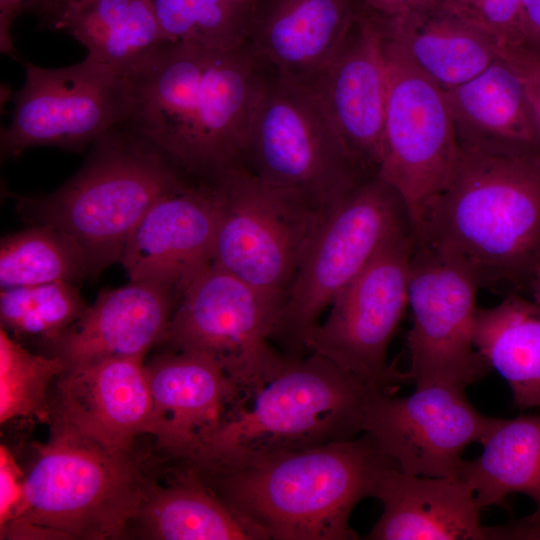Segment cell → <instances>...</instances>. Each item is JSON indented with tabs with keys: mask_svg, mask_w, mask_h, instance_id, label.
Here are the masks:
<instances>
[{
	"mask_svg": "<svg viewBox=\"0 0 540 540\" xmlns=\"http://www.w3.org/2000/svg\"><path fill=\"white\" fill-rule=\"evenodd\" d=\"M127 125L179 169L210 178L241 165L266 85L245 48L168 43L129 78Z\"/></svg>",
	"mask_w": 540,
	"mask_h": 540,
	"instance_id": "6da1fadb",
	"label": "cell"
},
{
	"mask_svg": "<svg viewBox=\"0 0 540 540\" xmlns=\"http://www.w3.org/2000/svg\"><path fill=\"white\" fill-rule=\"evenodd\" d=\"M413 240L455 261L480 289L524 295L540 257V151L459 145L451 178Z\"/></svg>",
	"mask_w": 540,
	"mask_h": 540,
	"instance_id": "7a4b0ae2",
	"label": "cell"
},
{
	"mask_svg": "<svg viewBox=\"0 0 540 540\" xmlns=\"http://www.w3.org/2000/svg\"><path fill=\"white\" fill-rule=\"evenodd\" d=\"M397 467L365 433L300 451L194 469L202 481L267 539H356L355 505L378 475Z\"/></svg>",
	"mask_w": 540,
	"mask_h": 540,
	"instance_id": "3957f363",
	"label": "cell"
},
{
	"mask_svg": "<svg viewBox=\"0 0 540 540\" xmlns=\"http://www.w3.org/2000/svg\"><path fill=\"white\" fill-rule=\"evenodd\" d=\"M380 388L318 354L291 357L185 459L201 469L356 438L366 403Z\"/></svg>",
	"mask_w": 540,
	"mask_h": 540,
	"instance_id": "277c9868",
	"label": "cell"
},
{
	"mask_svg": "<svg viewBox=\"0 0 540 540\" xmlns=\"http://www.w3.org/2000/svg\"><path fill=\"white\" fill-rule=\"evenodd\" d=\"M187 182L179 168L126 123L94 142L82 168L60 189L21 204L37 224L72 239L90 274L120 262L127 240L147 210Z\"/></svg>",
	"mask_w": 540,
	"mask_h": 540,
	"instance_id": "5b68a950",
	"label": "cell"
},
{
	"mask_svg": "<svg viewBox=\"0 0 540 540\" xmlns=\"http://www.w3.org/2000/svg\"><path fill=\"white\" fill-rule=\"evenodd\" d=\"M57 418L26 475L25 507L1 536L110 539L138 517L150 484L126 453Z\"/></svg>",
	"mask_w": 540,
	"mask_h": 540,
	"instance_id": "8992f818",
	"label": "cell"
},
{
	"mask_svg": "<svg viewBox=\"0 0 540 540\" xmlns=\"http://www.w3.org/2000/svg\"><path fill=\"white\" fill-rule=\"evenodd\" d=\"M408 230L404 201L378 174L324 207L285 296L276 335L302 347L336 295L387 241Z\"/></svg>",
	"mask_w": 540,
	"mask_h": 540,
	"instance_id": "52a82bcc",
	"label": "cell"
},
{
	"mask_svg": "<svg viewBox=\"0 0 540 540\" xmlns=\"http://www.w3.org/2000/svg\"><path fill=\"white\" fill-rule=\"evenodd\" d=\"M210 179L219 201L212 263L282 308L324 207L242 165Z\"/></svg>",
	"mask_w": 540,
	"mask_h": 540,
	"instance_id": "ba28073f",
	"label": "cell"
},
{
	"mask_svg": "<svg viewBox=\"0 0 540 540\" xmlns=\"http://www.w3.org/2000/svg\"><path fill=\"white\" fill-rule=\"evenodd\" d=\"M282 308L210 263L184 286L163 342L214 360L242 398L278 374L291 357L276 352Z\"/></svg>",
	"mask_w": 540,
	"mask_h": 540,
	"instance_id": "9c48e42d",
	"label": "cell"
},
{
	"mask_svg": "<svg viewBox=\"0 0 540 540\" xmlns=\"http://www.w3.org/2000/svg\"><path fill=\"white\" fill-rule=\"evenodd\" d=\"M380 20L387 101L377 174L401 196L413 231L447 186L459 144L445 91L417 66Z\"/></svg>",
	"mask_w": 540,
	"mask_h": 540,
	"instance_id": "30bf717a",
	"label": "cell"
},
{
	"mask_svg": "<svg viewBox=\"0 0 540 540\" xmlns=\"http://www.w3.org/2000/svg\"><path fill=\"white\" fill-rule=\"evenodd\" d=\"M132 102L129 79L88 56L61 68L27 63L11 121L1 130V156L35 146L81 150L125 124Z\"/></svg>",
	"mask_w": 540,
	"mask_h": 540,
	"instance_id": "8fae6325",
	"label": "cell"
},
{
	"mask_svg": "<svg viewBox=\"0 0 540 540\" xmlns=\"http://www.w3.org/2000/svg\"><path fill=\"white\" fill-rule=\"evenodd\" d=\"M246 154L260 180L299 192L321 207L368 178L348 158L310 91L280 76L266 85Z\"/></svg>",
	"mask_w": 540,
	"mask_h": 540,
	"instance_id": "7c38bea8",
	"label": "cell"
},
{
	"mask_svg": "<svg viewBox=\"0 0 540 540\" xmlns=\"http://www.w3.org/2000/svg\"><path fill=\"white\" fill-rule=\"evenodd\" d=\"M413 232H401L333 299L323 323L309 330L302 347L363 380L386 389L408 374L387 364L389 344L408 305Z\"/></svg>",
	"mask_w": 540,
	"mask_h": 540,
	"instance_id": "4fadbf2b",
	"label": "cell"
},
{
	"mask_svg": "<svg viewBox=\"0 0 540 540\" xmlns=\"http://www.w3.org/2000/svg\"><path fill=\"white\" fill-rule=\"evenodd\" d=\"M480 287L459 264L415 242L410 258L406 336L407 373L415 386L449 383L466 388L490 370L473 344Z\"/></svg>",
	"mask_w": 540,
	"mask_h": 540,
	"instance_id": "5bb4252c",
	"label": "cell"
},
{
	"mask_svg": "<svg viewBox=\"0 0 540 540\" xmlns=\"http://www.w3.org/2000/svg\"><path fill=\"white\" fill-rule=\"evenodd\" d=\"M465 389L431 383L406 397L376 389L365 406L362 433L405 473L459 477L465 448L481 443L497 422L472 406Z\"/></svg>",
	"mask_w": 540,
	"mask_h": 540,
	"instance_id": "9a60e30c",
	"label": "cell"
},
{
	"mask_svg": "<svg viewBox=\"0 0 540 540\" xmlns=\"http://www.w3.org/2000/svg\"><path fill=\"white\" fill-rule=\"evenodd\" d=\"M357 8L356 20L337 53L302 85L313 95L352 164L370 177L378 173L383 154L387 74L381 20Z\"/></svg>",
	"mask_w": 540,
	"mask_h": 540,
	"instance_id": "2e32d148",
	"label": "cell"
},
{
	"mask_svg": "<svg viewBox=\"0 0 540 540\" xmlns=\"http://www.w3.org/2000/svg\"><path fill=\"white\" fill-rule=\"evenodd\" d=\"M219 201L210 182L188 183L158 199L130 234L120 262L130 280L184 286L212 263Z\"/></svg>",
	"mask_w": 540,
	"mask_h": 540,
	"instance_id": "e0dca14e",
	"label": "cell"
},
{
	"mask_svg": "<svg viewBox=\"0 0 540 540\" xmlns=\"http://www.w3.org/2000/svg\"><path fill=\"white\" fill-rule=\"evenodd\" d=\"M152 414L148 433L186 458L221 424L241 395L221 367L206 355L180 351L146 366Z\"/></svg>",
	"mask_w": 540,
	"mask_h": 540,
	"instance_id": "ac0fdd59",
	"label": "cell"
},
{
	"mask_svg": "<svg viewBox=\"0 0 540 540\" xmlns=\"http://www.w3.org/2000/svg\"><path fill=\"white\" fill-rule=\"evenodd\" d=\"M144 356H116L66 369L57 418L105 446L128 449L147 432L152 397Z\"/></svg>",
	"mask_w": 540,
	"mask_h": 540,
	"instance_id": "d6986e66",
	"label": "cell"
},
{
	"mask_svg": "<svg viewBox=\"0 0 540 540\" xmlns=\"http://www.w3.org/2000/svg\"><path fill=\"white\" fill-rule=\"evenodd\" d=\"M179 293L132 281L99 293L96 301L61 336L50 342L65 370L116 356H144L163 342ZM64 370V371H65Z\"/></svg>",
	"mask_w": 540,
	"mask_h": 540,
	"instance_id": "ffe728a7",
	"label": "cell"
},
{
	"mask_svg": "<svg viewBox=\"0 0 540 540\" xmlns=\"http://www.w3.org/2000/svg\"><path fill=\"white\" fill-rule=\"evenodd\" d=\"M371 497L383 512L366 539L487 540L482 509L460 477L412 475L391 466L378 475Z\"/></svg>",
	"mask_w": 540,
	"mask_h": 540,
	"instance_id": "44dd1931",
	"label": "cell"
},
{
	"mask_svg": "<svg viewBox=\"0 0 540 540\" xmlns=\"http://www.w3.org/2000/svg\"><path fill=\"white\" fill-rule=\"evenodd\" d=\"M444 91L459 145L491 153L540 151V128L523 84L501 57Z\"/></svg>",
	"mask_w": 540,
	"mask_h": 540,
	"instance_id": "7402d4cb",
	"label": "cell"
},
{
	"mask_svg": "<svg viewBox=\"0 0 540 540\" xmlns=\"http://www.w3.org/2000/svg\"><path fill=\"white\" fill-rule=\"evenodd\" d=\"M357 12L352 0H277L256 25L255 51L278 76L305 84L337 53Z\"/></svg>",
	"mask_w": 540,
	"mask_h": 540,
	"instance_id": "603a6c76",
	"label": "cell"
},
{
	"mask_svg": "<svg viewBox=\"0 0 540 540\" xmlns=\"http://www.w3.org/2000/svg\"><path fill=\"white\" fill-rule=\"evenodd\" d=\"M54 27L72 35L87 56L129 78L168 44L152 0H74L60 6Z\"/></svg>",
	"mask_w": 540,
	"mask_h": 540,
	"instance_id": "cb8c5ba5",
	"label": "cell"
},
{
	"mask_svg": "<svg viewBox=\"0 0 540 540\" xmlns=\"http://www.w3.org/2000/svg\"><path fill=\"white\" fill-rule=\"evenodd\" d=\"M380 18L417 66L443 90L469 81L498 57L494 42L443 2Z\"/></svg>",
	"mask_w": 540,
	"mask_h": 540,
	"instance_id": "d4e9b609",
	"label": "cell"
},
{
	"mask_svg": "<svg viewBox=\"0 0 540 540\" xmlns=\"http://www.w3.org/2000/svg\"><path fill=\"white\" fill-rule=\"evenodd\" d=\"M473 344L505 379L517 408L540 406V303L510 294L493 307H478Z\"/></svg>",
	"mask_w": 540,
	"mask_h": 540,
	"instance_id": "484cf974",
	"label": "cell"
},
{
	"mask_svg": "<svg viewBox=\"0 0 540 540\" xmlns=\"http://www.w3.org/2000/svg\"><path fill=\"white\" fill-rule=\"evenodd\" d=\"M483 451L462 460L459 477L474 491L481 509L502 504L514 493L530 497L535 511L524 519H540V415L497 418L480 443Z\"/></svg>",
	"mask_w": 540,
	"mask_h": 540,
	"instance_id": "4316f807",
	"label": "cell"
},
{
	"mask_svg": "<svg viewBox=\"0 0 540 540\" xmlns=\"http://www.w3.org/2000/svg\"><path fill=\"white\" fill-rule=\"evenodd\" d=\"M148 534L164 540H254L264 533L234 511L191 468L175 485L149 486L138 514Z\"/></svg>",
	"mask_w": 540,
	"mask_h": 540,
	"instance_id": "83f0119b",
	"label": "cell"
},
{
	"mask_svg": "<svg viewBox=\"0 0 540 540\" xmlns=\"http://www.w3.org/2000/svg\"><path fill=\"white\" fill-rule=\"evenodd\" d=\"M90 274L77 244L47 224L4 237L0 244L1 289L50 282H75Z\"/></svg>",
	"mask_w": 540,
	"mask_h": 540,
	"instance_id": "f1b7e54d",
	"label": "cell"
},
{
	"mask_svg": "<svg viewBox=\"0 0 540 540\" xmlns=\"http://www.w3.org/2000/svg\"><path fill=\"white\" fill-rule=\"evenodd\" d=\"M168 43H188L205 49L244 47L253 11L236 0H152Z\"/></svg>",
	"mask_w": 540,
	"mask_h": 540,
	"instance_id": "f546056e",
	"label": "cell"
},
{
	"mask_svg": "<svg viewBox=\"0 0 540 540\" xmlns=\"http://www.w3.org/2000/svg\"><path fill=\"white\" fill-rule=\"evenodd\" d=\"M88 307L75 284L69 282L5 288L0 294L1 328L17 337L52 342Z\"/></svg>",
	"mask_w": 540,
	"mask_h": 540,
	"instance_id": "4dcf8cb0",
	"label": "cell"
},
{
	"mask_svg": "<svg viewBox=\"0 0 540 540\" xmlns=\"http://www.w3.org/2000/svg\"><path fill=\"white\" fill-rule=\"evenodd\" d=\"M65 364L58 356L31 353L3 328L0 330V422L36 418L48 422L47 388L62 375Z\"/></svg>",
	"mask_w": 540,
	"mask_h": 540,
	"instance_id": "1f68e13d",
	"label": "cell"
},
{
	"mask_svg": "<svg viewBox=\"0 0 540 540\" xmlns=\"http://www.w3.org/2000/svg\"><path fill=\"white\" fill-rule=\"evenodd\" d=\"M495 44L523 46L519 0H444Z\"/></svg>",
	"mask_w": 540,
	"mask_h": 540,
	"instance_id": "d6a6232c",
	"label": "cell"
},
{
	"mask_svg": "<svg viewBox=\"0 0 540 540\" xmlns=\"http://www.w3.org/2000/svg\"><path fill=\"white\" fill-rule=\"evenodd\" d=\"M26 475L5 447L0 448V527L3 530L25 507Z\"/></svg>",
	"mask_w": 540,
	"mask_h": 540,
	"instance_id": "836d02e7",
	"label": "cell"
},
{
	"mask_svg": "<svg viewBox=\"0 0 540 540\" xmlns=\"http://www.w3.org/2000/svg\"><path fill=\"white\" fill-rule=\"evenodd\" d=\"M496 52L521 80L540 128V56L524 46L514 45L498 46Z\"/></svg>",
	"mask_w": 540,
	"mask_h": 540,
	"instance_id": "e575fe53",
	"label": "cell"
},
{
	"mask_svg": "<svg viewBox=\"0 0 540 540\" xmlns=\"http://www.w3.org/2000/svg\"><path fill=\"white\" fill-rule=\"evenodd\" d=\"M358 6L380 17L391 18L424 9L444 0H352Z\"/></svg>",
	"mask_w": 540,
	"mask_h": 540,
	"instance_id": "d590c367",
	"label": "cell"
},
{
	"mask_svg": "<svg viewBox=\"0 0 540 540\" xmlns=\"http://www.w3.org/2000/svg\"><path fill=\"white\" fill-rule=\"evenodd\" d=\"M524 47L540 56V0H519Z\"/></svg>",
	"mask_w": 540,
	"mask_h": 540,
	"instance_id": "8d00e7d4",
	"label": "cell"
},
{
	"mask_svg": "<svg viewBox=\"0 0 540 540\" xmlns=\"http://www.w3.org/2000/svg\"><path fill=\"white\" fill-rule=\"evenodd\" d=\"M491 540H540V519H522L501 526L489 527Z\"/></svg>",
	"mask_w": 540,
	"mask_h": 540,
	"instance_id": "74e56055",
	"label": "cell"
},
{
	"mask_svg": "<svg viewBox=\"0 0 540 540\" xmlns=\"http://www.w3.org/2000/svg\"><path fill=\"white\" fill-rule=\"evenodd\" d=\"M32 0H0V45L3 53L13 55V43L10 34L12 21L21 6Z\"/></svg>",
	"mask_w": 540,
	"mask_h": 540,
	"instance_id": "f35d334b",
	"label": "cell"
},
{
	"mask_svg": "<svg viewBox=\"0 0 540 540\" xmlns=\"http://www.w3.org/2000/svg\"><path fill=\"white\" fill-rule=\"evenodd\" d=\"M524 295L540 303V257L528 280Z\"/></svg>",
	"mask_w": 540,
	"mask_h": 540,
	"instance_id": "ab89813d",
	"label": "cell"
},
{
	"mask_svg": "<svg viewBox=\"0 0 540 540\" xmlns=\"http://www.w3.org/2000/svg\"><path fill=\"white\" fill-rule=\"evenodd\" d=\"M236 1L254 12V9L258 0H236Z\"/></svg>",
	"mask_w": 540,
	"mask_h": 540,
	"instance_id": "60d3db41",
	"label": "cell"
},
{
	"mask_svg": "<svg viewBox=\"0 0 540 540\" xmlns=\"http://www.w3.org/2000/svg\"><path fill=\"white\" fill-rule=\"evenodd\" d=\"M70 1H74V0H57V2L60 4V6L70 2Z\"/></svg>",
	"mask_w": 540,
	"mask_h": 540,
	"instance_id": "b9f144b4",
	"label": "cell"
}]
</instances>
